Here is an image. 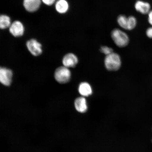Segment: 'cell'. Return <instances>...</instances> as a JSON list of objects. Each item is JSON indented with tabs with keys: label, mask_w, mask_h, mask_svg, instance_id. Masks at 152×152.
Returning <instances> with one entry per match:
<instances>
[{
	"label": "cell",
	"mask_w": 152,
	"mask_h": 152,
	"mask_svg": "<svg viewBox=\"0 0 152 152\" xmlns=\"http://www.w3.org/2000/svg\"><path fill=\"white\" fill-rule=\"evenodd\" d=\"M148 21L152 26V10L150 11L148 14Z\"/></svg>",
	"instance_id": "19"
},
{
	"label": "cell",
	"mask_w": 152,
	"mask_h": 152,
	"mask_svg": "<svg viewBox=\"0 0 152 152\" xmlns=\"http://www.w3.org/2000/svg\"><path fill=\"white\" fill-rule=\"evenodd\" d=\"M43 2L47 5H51L53 4L56 0H42Z\"/></svg>",
	"instance_id": "18"
},
{
	"label": "cell",
	"mask_w": 152,
	"mask_h": 152,
	"mask_svg": "<svg viewBox=\"0 0 152 152\" xmlns=\"http://www.w3.org/2000/svg\"><path fill=\"white\" fill-rule=\"evenodd\" d=\"M106 69L110 71H118L122 65L121 57L117 53L113 52L106 56L104 61Z\"/></svg>",
	"instance_id": "1"
},
{
	"label": "cell",
	"mask_w": 152,
	"mask_h": 152,
	"mask_svg": "<svg viewBox=\"0 0 152 152\" xmlns=\"http://www.w3.org/2000/svg\"><path fill=\"white\" fill-rule=\"evenodd\" d=\"M134 8L138 12L142 14H148L151 10V5L147 2L138 0L134 4Z\"/></svg>",
	"instance_id": "10"
},
{
	"label": "cell",
	"mask_w": 152,
	"mask_h": 152,
	"mask_svg": "<svg viewBox=\"0 0 152 152\" xmlns=\"http://www.w3.org/2000/svg\"><path fill=\"white\" fill-rule=\"evenodd\" d=\"M137 21L136 17L133 16L128 17V25L127 30L134 29L137 25Z\"/></svg>",
	"instance_id": "15"
},
{
	"label": "cell",
	"mask_w": 152,
	"mask_h": 152,
	"mask_svg": "<svg viewBox=\"0 0 152 152\" xmlns=\"http://www.w3.org/2000/svg\"><path fill=\"white\" fill-rule=\"evenodd\" d=\"M26 45L28 51L34 56H39L42 52L41 45L35 39L28 41Z\"/></svg>",
	"instance_id": "5"
},
{
	"label": "cell",
	"mask_w": 152,
	"mask_h": 152,
	"mask_svg": "<svg viewBox=\"0 0 152 152\" xmlns=\"http://www.w3.org/2000/svg\"><path fill=\"white\" fill-rule=\"evenodd\" d=\"M72 73L69 68L63 66H60L55 70L54 73L55 79L60 84H65L71 80Z\"/></svg>",
	"instance_id": "3"
},
{
	"label": "cell",
	"mask_w": 152,
	"mask_h": 152,
	"mask_svg": "<svg viewBox=\"0 0 152 152\" xmlns=\"http://www.w3.org/2000/svg\"><path fill=\"white\" fill-rule=\"evenodd\" d=\"M75 109L79 113H84L88 110V106L86 98L80 96L76 98L74 102Z\"/></svg>",
	"instance_id": "6"
},
{
	"label": "cell",
	"mask_w": 152,
	"mask_h": 152,
	"mask_svg": "<svg viewBox=\"0 0 152 152\" xmlns=\"http://www.w3.org/2000/svg\"><path fill=\"white\" fill-rule=\"evenodd\" d=\"M10 18L5 15H1L0 17V28L1 29H5L10 27L11 25Z\"/></svg>",
	"instance_id": "14"
},
{
	"label": "cell",
	"mask_w": 152,
	"mask_h": 152,
	"mask_svg": "<svg viewBox=\"0 0 152 152\" xmlns=\"http://www.w3.org/2000/svg\"><path fill=\"white\" fill-rule=\"evenodd\" d=\"M112 39L118 47H126L130 42V38L126 32L118 28L112 30L111 34Z\"/></svg>",
	"instance_id": "2"
},
{
	"label": "cell",
	"mask_w": 152,
	"mask_h": 152,
	"mask_svg": "<svg viewBox=\"0 0 152 152\" xmlns=\"http://www.w3.org/2000/svg\"><path fill=\"white\" fill-rule=\"evenodd\" d=\"M10 32L15 37H20L23 35L24 28L23 24L19 21H15L11 24Z\"/></svg>",
	"instance_id": "8"
},
{
	"label": "cell",
	"mask_w": 152,
	"mask_h": 152,
	"mask_svg": "<svg viewBox=\"0 0 152 152\" xmlns=\"http://www.w3.org/2000/svg\"><path fill=\"white\" fill-rule=\"evenodd\" d=\"M62 62L63 66L70 68L75 67L78 63L79 60L75 54L70 53L64 56Z\"/></svg>",
	"instance_id": "7"
},
{
	"label": "cell",
	"mask_w": 152,
	"mask_h": 152,
	"mask_svg": "<svg viewBox=\"0 0 152 152\" xmlns=\"http://www.w3.org/2000/svg\"><path fill=\"white\" fill-rule=\"evenodd\" d=\"M41 4V0H24L23 5L26 10L30 12H34L39 9Z\"/></svg>",
	"instance_id": "11"
},
{
	"label": "cell",
	"mask_w": 152,
	"mask_h": 152,
	"mask_svg": "<svg viewBox=\"0 0 152 152\" xmlns=\"http://www.w3.org/2000/svg\"><path fill=\"white\" fill-rule=\"evenodd\" d=\"M100 51L102 54L108 56L113 52V50L111 47L107 46H102L100 47Z\"/></svg>",
	"instance_id": "16"
},
{
	"label": "cell",
	"mask_w": 152,
	"mask_h": 152,
	"mask_svg": "<svg viewBox=\"0 0 152 152\" xmlns=\"http://www.w3.org/2000/svg\"><path fill=\"white\" fill-rule=\"evenodd\" d=\"M146 34L148 38L152 39V26L148 28L146 30Z\"/></svg>",
	"instance_id": "17"
},
{
	"label": "cell",
	"mask_w": 152,
	"mask_h": 152,
	"mask_svg": "<svg viewBox=\"0 0 152 152\" xmlns=\"http://www.w3.org/2000/svg\"><path fill=\"white\" fill-rule=\"evenodd\" d=\"M55 7L57 12L60 14H64L68 11L69 5L66 0H58Z\"/></svg>",
	"instance_id": "12"
},
{
	"label": "cell",
	"mask_w": 152,
	"mask_h": 152,
	"mask_svg": "<svg viewBox=\"0 0 152 152\" xmlns=\"http://www.w3.org/2000/svg\"><path fill=\"white\" fill-rule=\"evenodd\" d=\"M13 73L10 69L6 67L0 68V82L5 86L11 85L12 82Z\"/></svg>",
	"instance_id": "4"
},
{
	"label": "cell",
	"mask_w": 152,
	"mask_h": 152,
	"mask_svg": "<svg viewBox=\"0 0 152 152\" xmlns=\"http://www.w3.org/2000/svg\"><path fill=\"white\" fill-rule=\"evenodd\" d=\"M78 91L81 96L87 98L92 94L93 89L90 83L84 81L80 83Z\"/></svg>",
	"instance_id": "9"
},
{
	"label": "cell",
	"mask_w": 152,
	"mask_h": 152,
	"mask_svg": "<svg viewBox=\"0 0 152 152\" xmlns=\"http://www.w3.org/2000/svg\"><path fill=\"white\" fill-rule=\"evenodd\" d=\"M118 24L123 29L127 30L128 29V17L124 15H120L117 18Z\"/></svg>",
	"instance_id": "13"
}]
</instances>
